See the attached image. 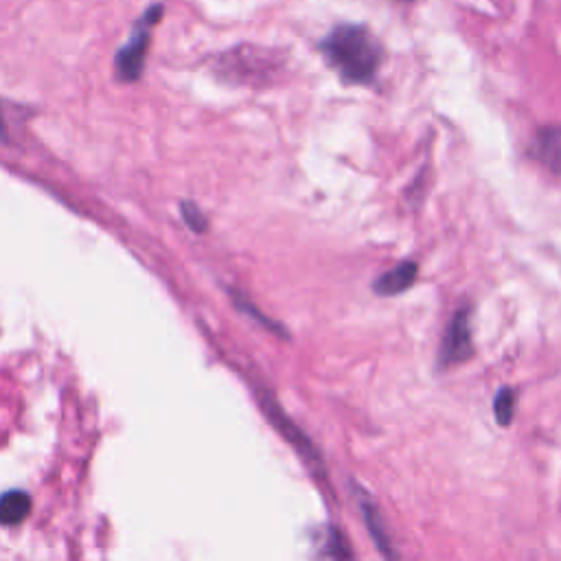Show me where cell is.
Masks as SVG:
<instances>
[{"instance_id": "ba28073f", "label": "cell", "mask_w": 561, "mask_h": 561, "mask_svg": "<svg viewBox=\"0 0 561 561\" xmlns=\"http://www.w3.org/2000/svg\"><path fill=\"white\" fill-rule=\"evenodd\" d=\"M493 412L500 425H508L513 421L515 414V392L511 388H502L495 394V403H493Z\"/></svg>"}, {"instance_id": "3957f363", "label": "cell", "mask_w": 561, "mask_h": 561, "mask_svg": "<svg viewBox=\"0 0 561 561\" xmlns=\"http://www.w3.org/2000/svg\"><path fill=\"white\" fill-rule=\"evenodd\" d=\"M473 353V342H471V309L469 307H460L443 335V344H440V366H451V364H460L465 359H469Z\"/></svg>"}, {"instance_id": "52a82bcc", "label": "cell", "mask_w": 561, "mask_h": 561, "mask_svg": "<svg viewBox=\"0 0 561 561\" xmlns=\"http://www.w3.org/2000/svg\"><path fill=\"white\" fill-rule=\"evenodd\" d=\"M359 506H362V515H364L366 528H368V533L373 535V539H375L377 548L383 552V557H388V559L392 561V559H394V554H392V546H390L388 535L383 533L381 517H379V513H377L375 504L370 502V497H366V495L362 493V495H359Z\"/></svg>"}, {"instance_id": "8fae6325", "label": "cell", "mask_w": 561, "mask_h": 561, "mask_svg": "<svg viewBox=\"0 0 561 561\" xmlns=\"http://www.w3.org/2000/svg\"><path fill=\"white\" fill-rule=\"evenodd\" d=\"M401 2H412V0H401Z\"/></svg>"}, {"instance_id": "5b68a950", "label": "cell", "mask_w": 561, "mask_h": 561, "mask_svg": "<svg viewBox=\"0 0 561 561\" xmlns=\"http://www.w3.org/2000/svg\"><path fill=\"white\" fill-rule=\"evenodd\" d=\"M416 274H419V267L414 261H401L399 265L379 274L373 280V291L377 296H397L416 280Z\"/></svg>"}, {"instance_id": "9c48e42d", "label": "cell", "mask_w": 561, "mask_h": 561, "mask_svg": "<svg viewBox=\"0 0 561 561\" xmlns=\"http://www.w3.org/2000/svg\"><path fill=\"white\" fill-rule=\"evenodd\" d=\"M180 215H182L184 224H186L193 232H204V230H206V217H204V213L199 210V206H197L195 202L182 199V202H180Z\"/></svg>"}, {"instance_id": "277c9868", "label": "cell", "mask_w": 561, "mask_h": 561, "mask_svg": "<svg viewBox=\"0 0 561 561\" xmlns=\"http://www.w3.org/2000/svg\"><path fill=\"white\" fill-rule=\"evenodd\" d=\"M530 156L554 175H561V125H543L535 131Z\"/></svg>"}, {"instance_id": "7a4b0ae2", "label": "cell", "mask_w": 561, "mask_h": 561, "mask_svg": "<svg viewBox=\"0 0 561 561\" xmlns=\"http://www.w3.org/2000/svg\"><path fill=\"white\" fill-rule=\"evenodd\" d=\"M160 18H162V4H151L136 20L131 35L116 50V57H114V72H116L118 81L131 83V81L140 79L142 68H145L147 48H149V35H151V28L160 22Z\"/></svg>"}, {"instance_id": "30bf717a", "label": "cell", "mask_w": 561, "mask_h": 561, "mask_svg": "<svg viewBox=\"0 0 561 561\" xmlns=\"http://www.w3.org/2000/svg\"><path fill=\"white\" fill-rule=\"evenodd\" d=\"M324 559L327 561H348V552L344 548V541L340 539L337 530H329L327 533V541H324Z\"/></svg>"}, {"instance_id": "6da1fadb", "label": "cell", "mask_w": 561, "mask_h": 561, "mask_svg": "<svg viewBox=\"0 0 561 561\" xmlns=\"http://www.w3.org/2000/svg\"><path fill=\"white\" fill-rule=\"evenodd\" d=\"M324 61L344 83H370L381 66L383 50L362 24H337L318 44Z\"/></svg>"}, {"instance_id": "8992f818", "label": "cell", "mask_w": 561, "mask_h": 561, "mask_svg": "<svg viewBox=\"0 0 561 561\" xmlns=\"http://www.w3.org/2000/svg\"><path fill=\"white\" fill-rule=\"evenodd\" d=\"M31 511V497L20 491V489H11L2 495L0 502V519L4 526H15L20 524Z\"/></svg>"}]
</instances>
